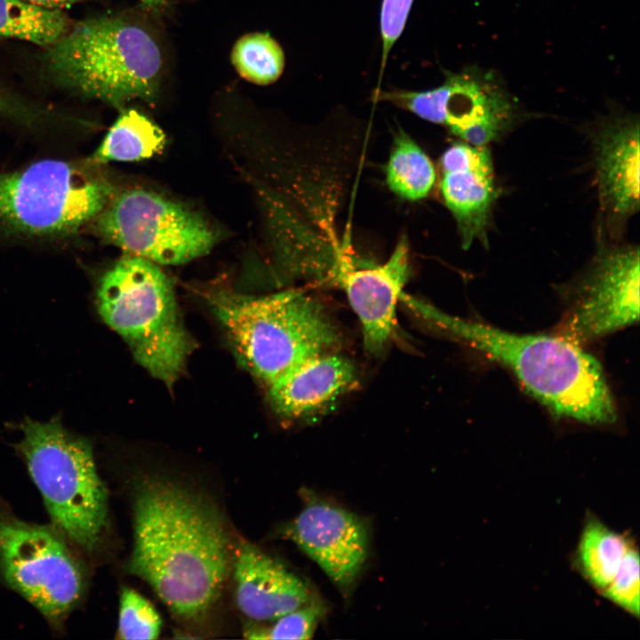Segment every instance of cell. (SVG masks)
Returning a JSON list of instances; mask_svg holds the SVG:
<instances>
[{
  "mask_svg": "<svg viewBox=\"0 0 640 640\" xmlns=\"http://www.w3.org/2000/svg\"><path fill=\"white\" fill-rule=\"evenodd\" d=\"M134 491L129 571L175 615L199 618L219 597L232 567L220 511L201 493L161 477L142 478Z\"/></svg>",
  "mask_w": 640,
  "mask_h": 640,
  "instance_id": "obj_1",
  "label": "cell"
},
{
  "mask_svg": "<svg viewBox=\"0 0 640 640\" xmlns=\"http://www.w3.org/2000/svg\"><path fill=\"white\" fill-rule=\"evenodd\" d=\"M426 320L508 368L555 415L588 424L616 420V409L599 362L562 336L508 332L447 315L407 296Z\"/></svg>",
  "mask_w": 640,
  "mask_h": 640,
  "instance_id": "obj_2",
  "label": "cell"
},
{
  "mask_svg": "<svg viewBox=\"0 0 640 640\" xmlns=\"http://www.w3.org/2000/svg\"><path fill=\"white\" fill-rule=\"evenodd\" d=\"M206 298L238 361L267 386L340 343L324 305L302 291L249 295L218 288Z\"/></svg>",
  "mask_w": 640,
  "mask_h": 640,
  "instance_id": "obj_3",
  "label": "cell"
},
{
  "mask_svg": "<svg viewBox=\"0 0 640 640\" xmlns=\"http://www.w3.org/2000/svg\"><path fill=\"white\" fill-rule=\"evenodd\" d=\"M44 63L64 89L121 108L132 100H155L162 55L142 27L120 17L99 16L70 27L48 47Z\"/></svg>",
  "mask_w": 640,
  "mask_h": 640,
  "instance_id": "obj_4",
  "label": "cell"
},
{
  "mask_svg": "<svg viewBox=\"0 0 640 640\" xmlns=\"http://www.w3.org/2000/svg\"><path fill=\"white\" fill-rule=\"evenodd\" d=\"M97 302L102 319L137 362L171 388L195 341L181 321L170 278L157 264L126 254L101 276Z\"/></svg>",
  "mask_w": 640,
  "mask_h": 640,
  "instance_id": "obj_5",
  "label": "cell"
},
{
  "mask_svg": "<svg viewBox=\"0 0 640 640\" xmlns=\"http://www.w3.org/2000/svg\"><path fill=\"white\" fill-rule=\"evenodd\" d=\"M17 448L40 491L54 528L86 551L100 544L108 523V492L90 443L63 428L59 418L21 425Z\"/></svg>",
  "mask_w": 640,
  "mask_h": 640,
  "instance_id": "obj_6",
  "label": "cell"
},
{
  "mask_svg": "<svg viewBox=\"0 0 640 640\" xmlns=\"http://www.w3.org/2000/svg\"><path fill=\"white\" fill-rule=\"evenodd\" d=\"M114 196L113 186L88 165L40 160L0 173V228L35 237L75 234Z\"/></svg>",
  "mask_w": 640,
  "mask_h": 640,
  "instance_id": "obj_7",
  "label": "cell"
},
{
  "mask_svg": "<svg viewBox=\"0 0 640 640\" xmlns=\"http://www.w3.org/2000/svg\"><path fill=\"white\" fill-rule=\"evenodd\" d=\"M92 223L105 242L156 264L188 262L208 253L217 241L200 214L140 188L113 196Z\"/></svg>",
  "mask_w": 640,
  "mask_h": 640,
  "instance_id": "obj_8",
  "label": "cell"
},
{
  "mask_svg": "<svg viewBox=\"0 0 640 640\" xmlns=\"http://www.w3.org/2000/svg\"><path fill=\"white\" fill-rule=\"evenodd\" d=\"M0 572L7 584L58 624L85 590L83 564L54 528L0 510Z\"/></svg>",
  "mask_w": 640,
  "mask_h": 640,
  "instance_id": "obj_9",
  "label": "cell"
},
{
  "mask_svg": "<svg viewBox=\"0 0 640 640\" xmlns=\"http://www.w3.org/2000/svg\"><path fill=\"white\" fill-rule=\"evenodd\" d=\"M639 248L603 246L573 289L563 336L579 344L637 322Z\"/></svg>",
  "mask_w": 640,
  "mask_h": 640,
  "instance_id": "obj_10",
  "label": "cell"
},
{
  "mask_svg": "<svg viewBox=\"0 0 640 640\" xmlns=\"http://www.w3.org/2000/svg\"><path fill=\"white\" fill-rule=\"evenodd\" d=\"M284 533L343 591L354 584L367 558L369 539L364 521L314 493L307 496L303 509Z\"/></svg>",
  "mask_w": 640,
  "mask_h": 640,
  "instance_id": "obj_11",
  "label": "cell"
},
{
  "mask_svg": "<svg viewBox=\"0 0 640 640\" xmlns=\"http://www.w3.org/2000/svg\"><path fill=\"white\" fill-rule=\"evenodd\" d=\"M410 274L409 246L402 237L382 264L340 260L331 272L356 314L367 352L381 353L396 325V309Z\"/></svg>",
  "mask_w": 640,
  "mask_h": 640,
  "instance_id": "obj_12",
  "label": "cell"
},
{
  "mask_svg": "<svg viewBox=\"0 0 640 640\" xmlns=\"http://www.w3.org/2000/svg\"><path fill=\"white\" fill-rule=\"evenodd\" d=\"M440 167L442 196L455 219L463 248L468 249L476 241L486 244L498 196L488 146L453 143L442 154Z\"/></svg>",
  "mask_w": 640,
  "mask_h": 640,
  "instance_id": "obj_13",
  "label": "cell"
},
{
  "mask_svg": "<svg viewBox=\"0 0 640 640\" xmlns=\"http://www.w3.org/2000/svg\"><path fill=\"white\" fill-rule=\"evenodd\" d=\"M447 92L442 125L462 141L487 146L510 127L515 106L509 94L491 72L468 68L446 72Z\"/></svg>",
  "mask_w": 640,
  "mask_h": 640,
  "instance_id": "obj_14",
  "label": "cell"
},
{
  "mask_svg": "<svg viewBox=\"0 0 640 640\" xmlns=\"http://www.w3.org/2000/svg\"><path fill=\"white\" fill-rule=\"evenodd\" d=\"M598 199L609 223L619 224L639 210V121L624 116L605 122L594 134Z\"/></svg>",
  "mask_w": 640,
  "mask_h": 640,
  "instance_id": "obj_15",
  "label": "cell"
},
{
  "mask_svg": "<svg viewBox=\"0 0 640 640\" xmlns=\"http://www.w3.org/2000/svg\"><path fill=\"white\" fill-rule=\"evenodd\" d=\"M232 567L236 605L252 620H274L313 600L300 578L252 543L239 544Z\"/></svg>",
  "mask_w": 640,
  "mask_h": 640,
  "instance_id": "obj_16",
  "label": "cell"
},
{
  "mask_svg": "<svg viewBox=\"0 0 640 640\" xmlns=\"http://www.w3.org/2000/svg\"><path fill=\"white\" fill-rule=\"evenodd\" d=\"M356 380V368L348 358L326 353L302 362L268 386V398L281 416L303 419L332 405Z\"/></svg>",
  "mask_w": 640,
  "mask_h": 640,
  "instance_id": "obj_17",
  "label": "cell"
},
{
  "mask_svg": "<svg viewBox=\"0 0 640 640\" xmlns=\"http://www.w3.org/2000/svg\"><path fill=\"white\" fill-rule=\"evenodd\" d=\"M634 541L618 532L592 513H588L573 554L577 572L598 593L613 578Z\"/></svg>",
  "mask_w": 640,
  "mask_h": 640,
  "instance_id": "obj_18",
  "label": "cell"
},
{
  "mask_svg": "<svg viewBox=\"0 0 640 640\" xmlns=\"http://www.w3.org/2000/svg\"><path fill=\"white\" fill-rule=\"evenodd\" d=\"M164 144L165 135L160 127L135 109H123L90 163L140 161L155 156Z\"/></svg>",
  "mask_w": 640,
  "mask_h": 640,
  "instance_id": "obj_19",
  "label": "cell"
},
{
  "mask_svg": "<svg viewBox=\"0 0 640 640\" xmlns=\"http://www.w3.org/2000/svg\"><path fill=\"white\" fill-rule=\"evenodd\" d=\"M386 182L399 197L418 201L428 196L436 178L429 156L404 132H398L385 166Z\"/></svg>",
  "mask_w": 640,
  "mask_h": 640,
  "instance_id": "obj_20",
  "label": "cell"
},
{
  "mask_svg": "<svg viewBox=\"0 0 640 640\" xmlns=\"http://www.w3.org/2000/svg\"><path fill=\"white\" fill-rule=\"evenodd\" d=\"M70 27L61 10L43 8L27 0H0V37L49 47Z\"/></svg>",
  "mask_w": 640,
  "mask_h": 640,
  "instance_id": "obj_21",
  "label": "cell"
},
{
  "mask_svg": "<svg viewBox=\"0 0 640 640\" xmlns=\"http://www.w3.org/2000/svg\"><path fill=\"white\" fill-rule=\"evenodd\" d=\"M231 61L243 78L259 85H268L282 75L284 54L272 36L257 32L244 35L236 42Z\"/></svg>",
  "mask_w": 640,
  "mask_h": 640,
  "instance_id": "obj_22",
  "label": "cell"
},
{
  "mask_svg": "<svg viewBox=\"0 0 640 640\" xmlns=\"http://www.w3.org/2000/svg\"><path fill=\"white\" fill-rule=\"evenodd\" d=\"M324 612L323 605L312 600L269 625L252 624L244 634L249 639H310Z\"/></svg>",
  "mask_w": 640,
  "mask_h": 640,
  "instance_id": "obj_23",
  "label": "cell"
},
{
  "mask_svg": "<svg viewBox=\"0 0 640 640\" xmlns=\"http://www.w3.org/2000/svg\"><path fill=\"white\" fill-rule=\"evenodd\" d=\"M161 627V618L150 602L132 588H123L118 620L119 637L126 640L156 639Z\"/></svg>",
  "mask_w": 640,
  "mask_h": 640,
  "instance_id": "obj_24",
  "label": "cell"
},
{
  "mask_svg": "<svg viewBox=\"0 0 640 640\" xmlns=\"http://www.w3.org/2000/svg\"><path fill=\"white\" fill-rule=\"evenodd\" d=\"M632 617L640 614V560L633 543L622 558L610 583L599 593Z\"/></svg>",
  "mask_w": 640,
  "mask_h": 640,
  "instance_id": "obj_25",
  "label": "cell"
},
{
  "mask_svg": "<svg viewBox=\"0 0 640 640\" xmlns=\"http://www.w3.org/2000/svg\"><path fill=\"white\" fill-rule=\"evenodd\" d=\"M34 114L33 105L24 100L16 97L13 93L7 92L0 86V116L21 124H27Z\"/></svg>",
  "mask_w": 640,
  "mask_h": 640,
  "instance_id": "obj_26",
  "label": "cell"
},
{
  "mask_svg": "<svg viewBox=\"0 0 640 640\" xmlns=\"http://www.w3.org/2000/svg\"><path fill=\"white\" fill-rule=\"evenodd\" d=\"M28 2L43 8L51 10H61L69 8L72 5L87 0H27Z\"/></svg>",
  "mask_w": 640,
  "mask_h": 640,
  "instance_id": "obj_27",
  "label": "cell"
},
{
  "mask_svg": "<svg viewBox=\"0 0 640 640\" xmlns=\"http://www.w3.org/2000/svg\"><path fill=\"white\" fill-rule=\"evenodd\" d=\"M140 2L148 9H157L162 7L166 0H140Z\"/></svg>",
  "mask_w": 640,
  "mask_h": 640,
  "instance_id": "obj_28",
  "label": "cell"
}]
</instances>
